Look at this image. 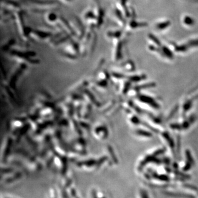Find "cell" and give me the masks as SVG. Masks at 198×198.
Returning a JSON list of instances; mask_svg holds the SVG:
<instances>
[{
    "label": "cell",
    "mask_w": 198,
    "mask_h": 198,
    "mask_svg": "<svg viewBox=\"0 0 198 198\" xmlns=\"http://www.w3.org/2000/svg\"><path fill=\"white\" fill-rule=\"evenodd\" d=\"M130 26L132 28L135 29L138 28H142V27H146L148 25V24L145 22H136L134 20H132V21L130 22L129 23Z\"/></svg>",
    "instance_id": "6da1fadb"
},
{
    "label": "cell",
    "mask_w": 198,
    "mask_h": 198,
    "mask_svg": "<svg viewBox=\"0 0 198 198\" xmlns=\"http://www.w3.org/2000/svg\"><path fill=\"white\" fill-rule=\"evenodd\" d=\"M122 42H119L118 45L117 46L116 53L115 55V57L116 60H120L122 58Z\"/></svg>",
    "instance_id": "7a4b0ae2"
},
{
    "label": "cell",
    "mask_w": 198,
    "mask_h": 198,
    "mask_svg": "<svg viewBox=\"0 0 198 198\" xmlns=\"http://www.w3.org/2000/svg\"><path fill=\"white\" fill-rule=\"evenodd\" d=\"M170 24L171 23H170L169 21H166L164 22L157 23L156 25V28L158 30H163L166 29V28L168 27V26L170 25Z\"/></svg>",
    "instance_id": "3957f363"
},
{
    "label": "cell",
    "mask_w": 198,
    "mask_h": 198,
    "mask_svg": "<svg viewBox=\"0 0 198 198\" xmlns=\"http://www.w3.org/2000/svg\"><path fill=\"white\" fill-rule=\"evenodd\" d=\"M121 35H122V32L121 31H111V32H109L107 33V35L109 37L115 38H120Z\"/></svg>",
    "instance_id": "277c9868"
},
{
    "label": "cell",
    "mask_w": 198,
    "mask_h": 198,
    "mask_svg": "<svg viewBox=\"0 0 198 198\" xmlns=\"http://www.w3.org/2000/svg\"><path fill=\"white\" fill-rule=\"evenodd\" d=\"M162 52H164L163 53L165 55H166V56H167L168 58H173V54H172V53L171 52V51H170L166 47L164 46L163 47H162Z\"/></svg>",
    "instance_id": "5b68a950"
},
{
    "label": "cell",
    "mask_w": 198,
    "mask_h": 198,
    "mask_svg": "<svg viewBox=\"0 0 198 198\" xmlns=\"http://www.w3.org/2000/svg\"><path fill=\"white\" fill-rule=\"evenodd\" d=\"M148 37H149V39H150V40H151L152 42L155 43L156 45H157V46H161V42L159 41V40H158L155 36V35H154L152 34H149L148 35Z\"/></svg>",
    "instance_id": "8992f818"
},
{
    "label": "cell",
    "mask_w": 198,
    "mask_h": 198,
    "mask_svg": "<svg viewBox=\"0 0 198 198\" xmlns=\"http://www.w3.org/2000/svg\"><path fill=\"white\" fill-rule=\"evenodd\" d=\"M129 79H130V80L133 81V82H139V81L141 80L142 79H143V77H142V76L140 77V76H136L130 77Z\"/></svg>",
    "instance_id": "52a82bcc"
},
{
    "label": "cell",
    "mask_w": 198,
    "mask_h": 198,
    "mask_svg": "<svg viewBox=\"0 0 198 198\" xmlns=\"http://www.w3.org/2000/svg\"><path fill=\"white\" fill-rule=\"evenodd\" d=\"M155 85V83H148V84H146L145 85H142L141 86H139V89H145L146 88H149V87H153Z\"/></svg>",
    "instance_id": "ba28073f"
},
{
    "label": "cell",
    "mask_w": 198,
    "mask_h": 198,
    "mask_svg": "<svg viewBox=\"0 0 198 198\" xmlns=\"http://www.w3.org/2000/svg\"><path fill=\"white\" fill-rule=\"evenodd\" d=\"M85 18L86 19H94L95 18V16L94 14V13L92 12H89L85 14Z\"/></svg>",
    "instance_id": "9c48e42d"
},
{
    "label": "cell",
    "mask_w": 198,
    "mask_h": 198,
    "mask_svg": "<svg viewBox=\"0 0 198 198\" xmlns=\"http://www.w3.org/2000/svg\"><path fill=\"white\" fill-rule=\"evenodd\" d=\"M116 15H117V17H118V18H120V19L121 20V21L123 22V23H124L125 21L124 20L123 18H122V13H121V12H120V11H119V10H116Z\"/></svg>",
    "instance_id": "30bf717a"
},
{
    "label": "cell",
    "mask_w": 198,
    "mask_h": 198,
    "mask_svg": "<svg viewBox=\"0 0 198 198\" xmlns=\"http://www.w3.org/2000/svg\"><path fill=\"white\" fill-rule=\"evenodd\" d=\"M184 22L185 23L188 24H192L193 22H192V20L189 18V17H187L185 19H184Z\"/></svg>",
    "instance_id": "8fae6325"
}]
</instances>
